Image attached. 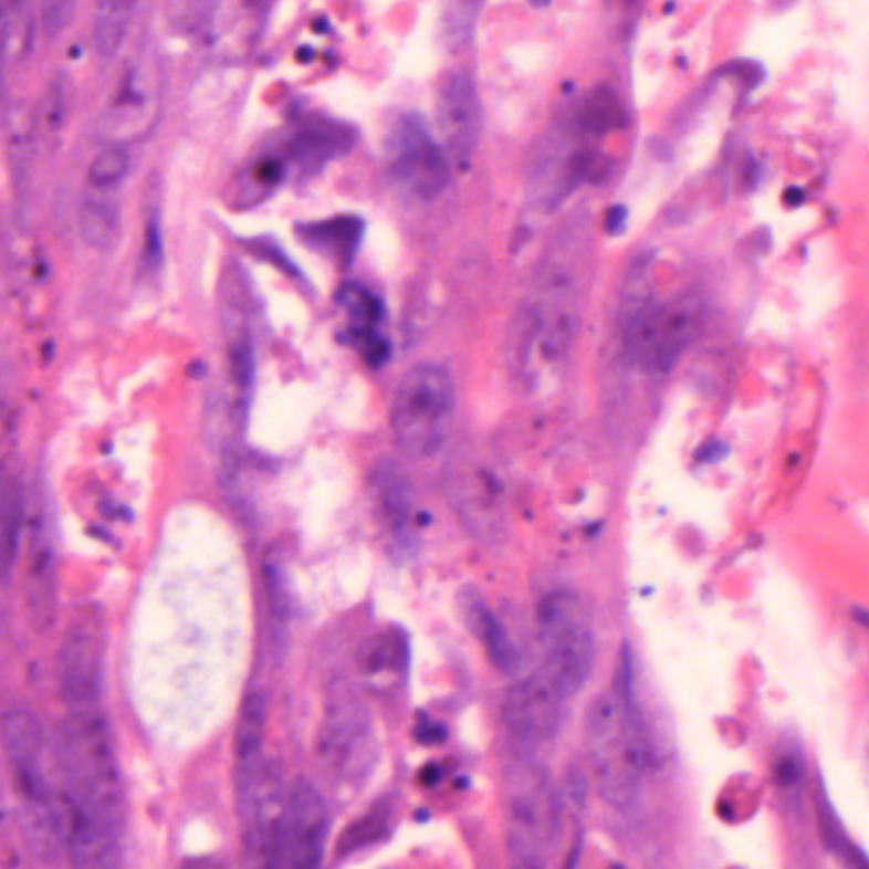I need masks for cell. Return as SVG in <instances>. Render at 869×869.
Masks as SVG:
<instances>
[{"label": "cell", "instance_id": "obj_7", "mask_svg": "<svg viewBox=\"0 0 869 869\" xmlns=\"http://www.w3.org/2000/svg\"><path fill=\"white\" fill-rule=\"evenodd\" d=\"M388 151L392 180L409 198L428 201L449 184L446 154L418 114H408L399 121L389 136Z\"/></svg>", "mask_w": 869, "mask_h": 869}, {"label": "cell", "instance_id": "obj_34", "mask_svg": "<svg viewBox=\"0 0 869 869\" xmlns=\"http://www.w3.org/2000/svg\"><path fill=\"white\" fill-rule=\"evenodd\" d=\"M285 176V167L281 160L278 158H265V160L259 161L255 167V179L259 180L262 186H275V184L281 182Z\"/></svg>", "mask_w": 869, "mask_h": 869}, {"label": "cell", "instance_id": "obj_10", "mask_svg": "<svg viewBox=\"0 0 869 869\" xmlns=\"http://www.w3.org/2000/svg\"><path fill=\"white\" fill-rule=\"evenodd\" d=\"M50 804V818L75 866L109 868L119 865V830L66 789Z\"/></svg>", "mask_w": 869, "mask_h": 869}, {"label": "cell", "instance_id": "obj_38", "mask_svg": "<svg viewBox=\"0 0 869 869\" xmlns=\"http://www.w3.org/2000/svg\"><path fill=\"white\" fill-rule=\"evenodd\" d=\"M417 737L420 739L421 742H428V744H433V742L442 741L443 732L442 729L431 727L430 723H428L427 727L418 729Z\"/></svg>", "mask_w": 869, "mask_h": 869}, {"label": "cell", "instance_id": "obj_27", "mask_svg": "<svg viewBox=\"0 0 869 869\" xmlns=\"http://www.w3.org/2000/svg\"><path fill=\"white\" fill-rule=\"evenodd\" d=\"M341 303L347 310L352 323L350 335L355 341L374 333V326L380 320V303L369 291L357 284L345 285Z\"/></svg>", "mask_w": 869, "mask_h": 869}, {"label": "cell", "instance_id": "obj_13", "mask_svg": "<svg viewBox=\"0 0 869 869\" xmlns=\"http://www.w3.org/2000/svg\"><path fill=\"white\" fill-rule=\"evenodd\" d=\"M450 498L472 534L496 542L506 528L503 488L486 468L474 462L453 465L449 475Z\"/></svg>", "mask_w": 869, "mask_h": 869}, {"label": "cell", "instance_id": "obj_43", "mask_svg": "<svg viewBox=\"0 0 869 869\" xmlns=\"http://www.w3.org/2000/svg\"><path fill=\"white\" fill-rule=\"evenodd\" d=\"M852 617H855L856 620H858L859 624L862 625V627H866V629H869V611L868 610H865V608H855V610H852Z\"/></svg>", "mask_w": 869, "mask_h": 869}, {"label": "cell", "instance_id": "obj_14", "mask_svg": "<svg viewBox=\"0 0 869 869\" xmlns=\"http://www.w3.org/2000/svg\"><path fill=\"white\" fill-rule=\"evenodd\" d=\"M437 123L446 147L465 160L481 135V103L471 77L464 72L449 75L437 94Z\"/></svg>", "mask_w": 869, "mask_h": 869}, {"label": "cell", "instance_id": "obj_9", "mask_svg": "<svg viewBox=\"0 0 869 869\" xmlns=\"http://www.w3.org/2000/svg\"><path fill=\"white\" fill-rule=\"evenodd\" d=\"M694 332L691 311L681 304H659L632 320L625 348L634 366L643 373H668L690 344Z\"/></svg>", "mask_w": 869, "mask_h": 869}, {"label": "cell", "instance_id": "obj_35", "mask_svg": "<svg viewBox=\"0 0 869 869\" xmlns=\"http://www.w3.org/2000/svg\"><path fill=\"white\" fill-rule=\"evenodd\" d=\"M802 775L800 764L796 763L793 757H785L778 761L775 767V778L779 786H793L798 783Z\"/></svg>", "mask_w": 869, "mask_h": 869}, {"label": "cell", "instance_id": "obj_45", "mask_svg": "<svg viewBox=\"0 0 869 869\" xmlns=\"http://www.w3.org/2000/svg\"><path fill=\"white\" fill-rule=\"evenodd\" d=\"M530 4L535 6V8H545V6L551 4V0H530Z\"/></svg>", "mask_w": 869, "mask_h": 869}, {"label": "cell", "instance_id": "obj_15", "mask_svg": "<svg viewBox=\"0 0 869 869\" xmlns=\"http://www.w3.org/2000/svg\"><path fill=\"white\" fill-rule=\"evenodd\" d=\"M2 734L19 789L30 802L44 804L50 800V788L41 764L43 737L38 720L28 710H11L6 713Z\"/></svg>", "mask_w": 869, "mask_h": 869}, {"label": "cell", "instance_id": "obj_33", "mask_svg": "<svg viewBox=\"0 0 869 869\" xmlns=\"http://www.w3.org/2000/svg\"><path fill=\"white\" fill-rule=\"evenodd\" d=\"M70 100L69 94V84H66V78H56L53 81V91L50 94V104H48V121H50V125L56 126L62 123L63 117L66 116V107H69V103L66 101Z\"/></svg>", "mask_w": 869, "mask_h": 869}, {"label": "cell", "instance_id": "obj_3", "mask_svg": "<svg viewBox=\"0 0 869 869\" xmlns=\"http://www.w3.org/2000/svg\"><path fill=\"white\" fill-rule=\"evenodd\" d=\"M453 383L439 364H420L408 370L392 405L396 443L411 459L439 452L453 418Z\"/></svg>", "mask_w": 869, "mask_h": 869}, {"label": "cell", "instance_id": "obj_29", "mask_svg": "<svg viewBox=\"0 0 869 869\" xmlns=\"http://www.w3.org/2000/svg\"><path fill=\"white\" fill-rule=\"evenodd\" d=\"M408 659L406 640L399 634L386 632L367 643L364 652V668L370 674L401 671Z\"/></svg>", "mask_w": 869, "mask_h": 869}, {"label": "cell", "instance_id": "obj_20", "mask_svg": "<svg viewBox=\"0 0 869 869\" xmlns=\"http://www.w3.org/2000/svg\"><path fill=\"white\" fill-rule=\"evenodd\" d=\"M373 488L384 516L398 532H402L413 503V488L405 472L395 462H383L374 471Z\"/></svg>", "mask_w": 869, "mask_h": 869}, {"label": "cell", "instance_id": "obj_4", "mask_svg": "<svg viewBox=\"0 0 869 869\" xmlns=\"http://www.w3.org/2000/svg\"><path fill=\"white\" fill-rule=\"evenodd\" d=\"M537 627L545 646L542 669L573 697L588 683L595 662V637L582 596L570 589L548 593L538 603Z\"/></svg>", "mask_w": 869, "mask_h": 869}, {"label": "cell", "instance_id": "obj_32", "mask_svg": "<svg viewBox=\"0 0 869 869\" xmlns=\"http://www.w3.org/2000/svg\"><path fill=\"white\" fill-rule=\"evenodd\" d=\"M77 0H41V24L50 38L66 30L75 14Z\"/></svg>", "mask_w": 869, "mask_h": 869}, {"label": "cell", "instance_id": "obj_44", "mask_svg": "<svg viewBox=\"0 0 869 869\" xmlns=\"http://www.w3.org/2000/svg\"><path fill=\"white\" fill-rule=\"evenodd\" d=\"M313 31L316 33H326L328 31V19L326 18H318L313 21Z\"/></svg>", "mask_w": 869, "mask_h": 869}, {"label": "cell", "instance_id": "obj_1", "mask_svg": "<svg viewBox=\"0 0 869 869\" xmlns=\"http://www.w3.org/2000/svg\"><path fill=\"white\" fill-rule=\"evenodd\" d=\"M586 734L601 795L615 807H629L642 789L650 761L646 732L630 697L629 676L620 674L617 687L593 702Z\"/></svg>", "mask_w": 869, "mask_h": 869}, {"label": "cell", "instance_id": "obj_19", "mask_svg": "<svg viewBox=\"0 0 869 869\" xmlns=\"http://www.w3.org/2000/svg\"><path fill=\"white\" fill-rule=\"evenodd\" d=\"M362 231L364 223L355 216H336L332 220L300 228L301 240L310 249L325 253L328 259L345 268L354 260Z\"/></svg>", "mask_w": 869, "mask_h": 869}, {"label": "cell", "instance_id": "obj_12", "mask_svg": "<svg viewBox=\"0 0 869 869\" xmlns=\"http://www.w3.org/2000/svg\"><path fill=\"white\" fill-rule=\"evenodd\" d=\"M566 700V693L541 668L510 688L503 702L504 723L516 737L551 741L563 725Z\"/></svg>", "mask_w": 869, "mask_h": 869}, {"label": "cell", "instance_id": "obj_21", "mask_svg": "<svg viewBox=\"0 0 869 869\" xmlns=\"http://www.w3.org/2000/svg\"><path fill=\"white\" fill-rule=\"evenodd\" d=\"M138 0H100L95 9L94 41L103 59H113L128 34Z\"/></svg>", "mask_w": 869, "mask_h": 869}, {"label": "cell", "instance_id": "obj_18", "mask_svg": "<svg viewBox=\"0 0 869 869\" xmlns=\"http://www.w3.org/2000/svg\"><path fill=\"white\" fill-rule=\"evenodd\" d=\"M357 139L354 126L342 121H310L294 138L291 155L306 170H318L329 160L344 157Z\"/></svg>", "mask_w": 869, "mask_h": 869}, {"label": "cell", "instance_id": "obj_39", "mask_svg": "<svg viewBox=\"0 0 869 869\" xmlns=\"http://www.w3.org/2000/svg\"><path fill=\"white\" fill-rule=\"evenodd\" d=\"M785 202L789 208H798L805 202V192L800 187H788L785 190Z\"/></svg>", "mask_w": 869, "mask_h": 869}, {"label": "cell", "instance_id": "obj_36", "mask_svg": "<svg viewBox=\"0 0 869 869\" xmlns=\"http://www.w3.org/2000/svg\"><path fill=\"white\" fill-rule=\"evenodd\" d=\"M731 452V447L722 440H712L706 442L702 449L698 450L697 459L705 464H715V462L723 461Z\"/></svg>", "mask_w": 869, "mask_h": 869}, {"label": "cell", "instance_id": "obj_6", "mask_svg": "<svg viewBox=\"0 0 869 869\" xmlns=\"http://www.w3.org/2000/svg\"><path fill=\"white\" fill-rule=\"evenodd\" d=\"M106 624L100 608H84L74 618L59 655V687L70 713L100 712L103 691Z\"/></svg>", "mask_w": 869, "mask_h": 869}, {"label": "cell", "instance_id": "obj_42", "mask_svg": "<svg viewBox=\"0 0 869 869\" xmlns=\"http://www.w3.org/2000/svg\"><path fill=\"white\" fill-rule=\"evenodd\" d=\"M313 60H315V50H313V48L304 44V46H301L300 50H297V62L303 63V65H307V63L313 62Z\"/></svg>", "mask_w": 869, "mask_h": 869}, {"label": "cell", "instance_id": "obj_41", "mask_svg": "<svg viewBox=\"0 0 869 869\" xmlns=\"http://www.w3.org/2000/svg\"><path fill=\"white\" fill-rule=\"evenodd\" d=\"M756 241L760 243L761 252H767L771 249V231L767 228H761L757 231Z\"/></svg>", "mask_w": 869, "mask_h": 869}, {"label": "cell", "instance_id": "obj_26", "mask_svg": "<svg viewBox=\"0 0 869 869\" xmlns=\"http://www.w3.org/2000/svg\"><path fill=\"white\" fill-rule=\"evenodd\" d=\"M482 0H446L440 15V40L443 46H462L474 31Z\"/></svg>", "mask_w": 869, "mask_h": 869}, {"label": "cell", "instance_id": "obj_30", "mask_svg": "<svg viewBox=\"0 0 869 869\" xmlns=\"http://www.w3.org/2000/svg\"><path fill=\"white\" fill-rule=\"evenodd\" d=\"M263 576H265V589H268L272 614L278 620H289L294 615V593L287 574L278 564L269 563L263 570Z\"/></svg>", "mask_w": 869, "mask_h": 869}, {"label": "cell", "instance_id": "obj_37", "mask_svg": "<svg viewBox=\"0 0 869 869\" xmlns=\"http://www.w3.org/2000/svg\"><path fill=\"white\" fill-rule=\"evenodd\" d=\"M627 223V211L621 208H614L607 216V228L610 233H620Z\"/></svg>", "mask_w": 869, "mask_h": 869}, {"label": "cell", "instance_id": "obj_40", "mask_svg": "<svg viewBox=\"0 0 869 869\" xmlns=\"http://www.w3.org/2000/svg\"><path fill=\"white\" fill-rule=\"evenodd\" d=\"M31 0H4V14L21 15L30 8Z\"/></svg>", "mask_w": 869, "mask_h": 869}, {"label": "cell", "instance_id": "obj_31", "mask_svg": "<svg viewBox=\"0 0 869 869\" xmlns=\"http://www.w3.org/2000/svg\"><path fill=\"white\" fill-rule=\"evenodd\" d=\"M128 154L123 150H106L95 158L88 168V180L95 187H113L125 179L128 172Z\"/></svg>", "mask_w": 869, "mask_h": 869}, {"label": "cell", "instance_id": "obj_23", "mask_svg": "<svg viewBox=\"0 0 869 869\" xmlns=\"http://www.w3.org/2000/svg\"><path fill=\"white\" fill-rule=\"evenodd\" d=\"M263 729H265V700L259 693H253L243 703L238 722L237 739H234L238 763H255L262 747Z\"/></svg>", "mask_w": 869, "mask_h": 869}, {"label": "cell", "instance_id": "obj_5", "mask_svg": "<svg viewBox=\"0 0 869 869\" xmlns=\"http://www.w3.org/2000/svg\"><path fill=\"white\" fill-rule=\"evenodd\" d=\"M564 800L538 771H525L509 800V848L515 865L547 866L563 839Z\"/></svg>", "mask_w": 869, "mask_h": 869}, {"label": "cell", "instance_id": "obj_28", "mask_svg": "<svg viewBox=\"0 0 869 869\" xmlns=\"http://www.w3.org/2000/svg\"><path fill=\"white\" fill-rule=\"evenodd\" d=\"M119 230V212L106 199H92L85 202L82 211V233L94 247H109Z\"/></svg>", "mask_w": 869, "mask_h": 869}, {"label": "cell", "instance_id": "obj_24", "mask_svg": "<svg viewBox=\"0 0 869 869\" xmlns=\"http://www.w3.org/2000/svg\"><path fill=\"white\" fill-rule=\"evenodd\" d=\"M389 823H391V810L386 805H377L376 808L358 818L357 823L347 827L336 844V855L338 858H347L362 849L369 848L374 844L380 842L388 836Z\"/></svg>", "mask_w": 869, "mask_h": 869}, {"label": "cell", "instance_id": "obj_8", "mask_svg": "<svg viewBox=\"0 0 869 869\" xmlns=\"http://www.w3.org/2000/svg\"><path fill=\"white\" fill-rule=\"evenodd\" d=\"M287 789L279 764H243L240 775L241 805L247 837L255 846L263 865L282 868V826Z\"/></svg>", "mask_w": 869, "mask_h": 869}, {"label": "cell", "instance_id": "obj_16", "mask_svg": "<svg viewBox=\"0 0 869 869\" xmlns=\"http://www.w3.org/2000/svg\"><path fill=\"white\" fill-rule=\"evenodd\" d=\"M369 722L350 698H338L326 712L320 734L318 753L332 769L344 773L352 760L366 750Z\"/></svg>", "mask_w": 869, "mask_h": 869}, {"label": "cell", "instance_id": "obj_22", "mask_svg": "<svg viewBox=\"0 0 869 869\" xmlns=\"http://www.w3.org/2000/svg\"><path fill=\"white\" fill-rule=\"evenodd\" d=\"M22 516V494L18 484L4 482L2 490V541H0V569L2 577L8 582L12 566L19 554V542H21Z\"/></svg>", "mask_w": 869, "mask_h": 869}, {"label": "cell", "instance_id": "obj_2", "mask_svg": "<svg viewBox=\"0 0 869 869\" xmlns=\"http://www.w3.org/2000/svg\"><path fill=\"white\" fill-rule=\"evenodd\" d=\"M59 756L66 789L119 830L125 818L123 782L103 715L70 713L60 737Z\"/></svg>", "mask_w": 869, "mask_h": 869}, {"label": "cell", "instance_id": "obj_17", "mask_svg": "<svg viewBox=\"0 0 869 869\" xmlns=\"http://www.w3.org/2000/svg\"><path fill=\"white\" fill-rule=\"evenodd\" d=\"M459 610L469 630L478 637L479 642L486 649L491 662L496 666L498 671L503 674H515L520 669L519 649L503 624L498 620L496 615L488 607L486 599L482 598L481 593L474 586H464L457 595Z\"/></svg>", "mask_w": 869, "mask_h": 869}, {"label": "cell", "instance_id": "obj_25", "mask_svg": "<svg viewBox=\"0 0 869 869\" xmlns=\"http://www.w3.org/2000/svg\"><path fill=\"white\" fill-rule=\"evenodd\" d=\"M582 123L593 133H607L627 125V113L617 92L608 85L595 88L586 101Z\"/></svg>", "mask_w": 869, "mask_h": 869}, {"label": "cell", "instance_id": "obj_11", "mask_svg": "<svg viewBox=\"0 0 869 869\" xmlns=\"http://www.w3.org/2000/svg\"><path fill=\"white\" fill-rule=\"evenodd\" d=\"M328 814L318 789L306 778L294 779L287 789L282 826V866L316 868L325 855Z\"/></svg>", "mask_w": 869, "mask_h": 869}]
</instances>
